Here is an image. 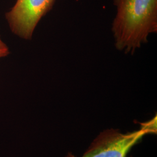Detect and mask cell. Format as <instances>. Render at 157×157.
<instances>
[{
  "mask_svg": "<svg viewBox=\"0 0 157 157\" xmlns=\"http://www.w3.org/2000/svg\"><path fill=\"white\" fill-rule=\"evenodd\" d=\"M117 13L112 23L118 50L133 53L157 32V0H113Z\"/></svg>",
  "mask_w": 157,
  "mask_h": 157,
  "instance_id": "obj_1",
  "label": "cell"
},
{
  "mask_svg": "<svg viewBox=\"0 0 157 157\" xmlns=\"http://www.w3.org/2000/svg\"><path fill=\"white\" fill-rule=\"evenodd\" d=\"M55 0H17L6 12V20L12 32L22 39H32L40 19L50 10Z\"/></svg>",
  "mask_w": 157,
  "mask_h": 157,
  "instance_id": "obj_2",
  "label": "cell"
},
{
  "mask_svg": "<svg viewBox=\"0 0 157 157\" xmlns=\"http://www.w3.org/2000/svg\"><path fill=\"white\" fill-rule=\"evenodd\" d=\"M147 134L142 129L127 133L107 129L95 138L82 157H126L132 147Z\"/></svg>",
  "mask_w": 157,
  "mask_h": 157,
  "instance_id": "obj_3",
  "label": "cell"
},
{
  "mask_svg": "<svg viewBox=\"0 0 157 157\" xmlns=\"http://www.w3.org/2000/svg\"><path fill=\"white\" fill-rule=\"evenodd\" d=\"M140 129L146 130L147 134L157 133V116L150 121L141 124Z\"/></svg>",
  "mask_w": 157,
  "mask_h": 157,
  "instance_id": "obj_4",
  "label": "cell"
},
{
  "mask_svg": "<svg viewBox=\"0 0 157 157\" xmlns=\"http://www.w3.org/2000/svg\"><path fill=\"white\" fill-rule=\"evenodd\" d=\"M10 54V50L0 36V59L4 58Z\"/></svg>",
  "mask_w": 157,
  "mask_h": 157,
  "instance_id": "obj_5",
  "label": "cell"
},
{
  "mask_svg": "<svg viewBox=\"0 0 157 157\" xmlns=\"http://www.w3.org/2000/svg\"><path fill=\"white\" fill-rule=\"evenodd\" d=\"M66 157H75V155L72 154V153H71V152H69V153H68V154L67 155V156Z\"/></svg>",
  "mask_w": 157,
  "mask_h": 157,
  "instance_id": "obj_6",
  "label": "cell"
}]
</instances>
